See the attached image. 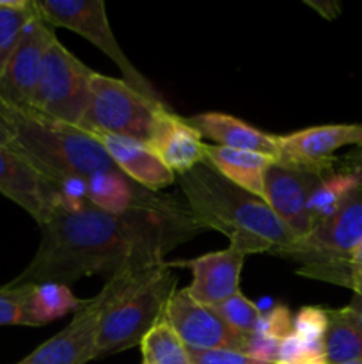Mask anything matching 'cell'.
Here are the masks:
<instances>
[{
    "label": "cell",
    "instance_id": "8fae6325",
    "mask_svg": "<svg viewBox=\"0 0 362 364\" xmlns=\"http://www.w3.org/2000/svg\"><path fill=\"white\" fill-rule=\"evenodd\" d=\"M163 318L190 350H247L251 336L231 329L209 306L195 302L187 290H177L167 304Z\"/></svg>",
    "mask_w": 362,
    "mask_h": 364
},
{
    "label": "cell",
    "instance_id": "e0dca14e",
    "mask_svg": "<svg viewBox=\"0 0 362 364\" xmlns=\"http://www.w3.org/2000/svg\"><path fill=\"white\" fill-rule=\"evenodd\" d=\"M92 135L102 142V146L109 153L117 169L146 191H158L167 185H172L176 180V174L144 142L119 137V135Z\"/></svg>",
    "mask_w": 362,
    "mask_h": 364
},
{
    "label": "cell",
    "instance_id": "9a60e30c",
    "mask_svg": "<svg viewBox=\"0 0 362 364\" xmlns=\"http://www.w3.org/2000/svg\"><path fill=\"white\" fill-rule=\"evenodd\" d=\"M245 255L233 245L222 251L208 252L188 262L169 263L170 267H188L192 270V283L185 290L202 306H215L240 291V274Z\"/></svg>",
    "mask_w": 362,
    "mask_h": 364
},
{
    "label": "cell",
    "instance_id": "3957f363",
    "mask_svg": "<svg viewBox=\"0 0 362 364\" xmlns=\"http://www.w3.org/2000/svg\"><path fill=\"white\" fill-rule=\"evenodd\" d=\"M20 149L55 187L64 178H85L119 171L102 142L89 132L25 112H7ZM55 191V188H53Z\"/></svg>",
    "mask_w": 362,
    "mask_h": 364
},
{
    "label": "cell",
    "instance_id": "52a82bcc",
    "mask_svg": "<svg viewBox=\"0 0 362 364\" xmlns=\"http://www.w3.org/2000/svg\"><path fill=\"white\" fill-rule=\"evenodd\" d=\"M92 73L55 36L45 53L31 110L25 114L78 127L89 105Z\"/></svg>",
    "mask_w": 362,
    "mask_h": 364
},
{
    "label": "cell",
    "instance_id": "4dcf8cb0",
    "mask_svg": "<svg viewBox=\"0 0 362 364\" xmlns=\"http://www.w3.org/2000/svg\"><path fill=\"white\" fill-rule=\"evenodd\" d=\"M192 364H270L261 363L240 350H227V348H213V350H190Z\"/></svg>",
    "mask_w": 362,
    "mask_h": 364
},
{
    "label": "cell",
    "instance_id": "6da1fadb",
    "mask_svg": "<svg viewBox=\"0 0 362 364\" xmlns=\"http://www.w3.org/2000/svg\"><path fill=\"white\" fill-rule=\"evenodd\" d=\"M199 230L187 205L158 198L121 215L91 203L78 212L55 210L41 226L34 259L13 284H71L85 276L106 279L133 267L163 263V255Z\"/></svg>",
    "mask_w": 362,
    "mask_h": 364
},
{
    "label": "cell",
    "instance_id": "d6a6232c",
    "mask_svg": "<svg viewBox=\"0 0 362 364\" xmlns=\"http://www.w3.org/2000/svg\"><path fill=\"white\" fill-rule=\"evenodd\" d=\"M341 309H343L344 315H346L348 318H350L351 322L362 331V297H358V295L353 294V299H351V301Z\"/></svg>",
    "mask_w": 362,
    "mask_h": 364
},
{
    "label": "cell",
    "instance_id": "cb8c5ba5",
    "mask_svg": "<svg viewBox=\"0 0 362 364\" xmlns=\"http://www.w3.org/2000/svg\"><path fill=\"white\" fill-rule=\"evenodd\" d=\"M142 364H192L188 348L165 318L160 320L142 340Z\"/></svg>",
    "mask_w": 362,
    "mask_h": 364
},
{
    "label": "cell",
    "instance_id": "ac0fdd59",
    "mask_svg": "<svg viewBox=\"0 0 362 364\" xmlns=\"http://www.w3.org/2000/svg\"><path fill=\"white\" fill-rule=\"evenodd\" d=\"M148 146L174 174L177 173L180 176L206 162V144L202 142L201 134L172 110L163 114Z\"/></svg>",
    "mask_w": 362,
    "mask_h": 364
},
{
    "label": "cell",
    "instance_id": "277c9868",
    "mask_svg": "<svg viewBox=\"0 0 362 364\" xmlns=\"http://www.w3.org/2000/svg\"><path fill=\"white\" fill-rule=\"evenodd\" d=\"M163 100H153L124 80L92 73L89 105L78 128L89 134H109L149 144L163 114Z\"/></svg>",
    "mask_w": 362,
    "mask_h": 364
},
{
    "label": "cell",
    "instance_id": "ffe728a7",
    "mask_svg": "<svg viewBox=\"0 0 362 364\" xmlns=\"http://www.w3.org/2000/svg\"><path fill=\"white\" fill-rule=\"evenodd\" d=\"M156 199L158 196L138 187L121 171H103L87 178V201L106 213L121 215Z\"/></svg>",
    "mask_w": 362,
    "mask_h": 364
},
{
    "label": "cell",
    "instance_id": "e575fe53",
    "mask_svg": "<svg viewBox=\"0 0 362 364\" xmlns=\"http://www.w3.org/2000/svg\"><path fill=\"white\" fill-rule=\"evenodd\" d=\"M351 270V276L362 277V242L353 249V252L350 255V262H348Z\"/></svg>",
    "mask_w": 362,
    "mask_h": 364
},
{
    "label": "cell",
    "instance_id": "1f68e13d",
    "mask_svg": "<svg viewBox=\"0 0 362 364\" xmlns=\"http://www.w3.org/2000/svg\"><path fill=\"white\" fill-rule=\"evenodd\" d=\"M0 146H14L13 123L2 107H0Z\"/></svg>",
    "mask_w": 362,
    "mask_h": 364
},
{
    "label": "cell",
    "instance_id": "7a4b0ae2",
    "mask_svg": "<svg viewBox=\"0 0 362 364\" xmlns=\"http://www.w3.org/2000/svg\"><path fill=\"white\" fill-rule=\"evenodd\" d=\"M187 208L199 230H215L248 255L270 252L300 262L304 240L295 237L268 203L248 194L202 162L180 176Z\"/></svg>",
    "mask_w": 362,
    "mask_h": 364
},
{
    "label": "cell",
    "instance_id": "4fadbf2b",
    "mask_svg": "<svg viewBox=\"0 0 362 364\" xmlns=\"http://www.w3.org/2000/svg\"><path fill=\"white\" fill-rule=\"evenodd\" d=\"M322 178L319 174L293 169L277 162L266 169V203L273 213L286 224L287 230L300 240H305L314 228L309 217L307 205L312 191Z\"/></svg>",
    "mask_w": 362,
    "mask_h": 364
},
{
    "label": "cell",
    "instance_id": "83f0119b",
    "mask_svg": "<svg viewBox=\"0 0 362 364\" xmlns=\"http://www.w3.org/2000/svg\"><path fill=\"white\" fill-rule=\"evenodd\" d=\"M275 364H327L323 345L307 343L295 334L280 341Z\"/></svg>",
    "mask_w": 362,
    "mask_h": 364
},
{
    "label": "cell",
    "instance_id": "2e32d148",
    "mask_svg": "<svg viewBox=\"0 0 362 364\" xmlns=\"http://www.w3.org/2000/svg\"><path fill=\"white\" fill-rule=\"evenodd\" d=\"M192 128L201 134V137L216 142V146L240 149L265 155L273 162L280 160L279 141L277 135L266 134L231 114L224 112H202L195 116L185 117Z\"/></svg>",
    "mask_w": 362,
    "mask_h": 364
},
{
    "label": "cell",
    "instance_id": "30bf717a",
    "mask_svg": "<svg viewBox=\"0 0 362 364\" xmlns=\"http://www.w3.org/2000/svg\"><path fill=\"white\" fill-rule=\"evenodd\" d=\"M280 160L277 164L325 174L336 171L337 159L334 153L344 146L362 148V124H319L287 135H277Z\"/></svg>",
    "mask_w": 362,
    "mask_h": 364
},
{
    "label": "cell",
    "instance_id": "f1b7e54d",
    "mask_svg": "<svg viewBox=\"0 0 362 364\" xmlns=\"http://www.w3.org/2000/svg\"><path fill=\"white\" fill-rule=\"evenodd\" d=\"M0 326L34 327L27 308L21 284H7L0 288Z\"/></svg>",
    "mask_w": 362,
    "mask_h": 364
},
{
    "label": "cell",
    "instance_id": "8d00e7d4",
    "mask_svg": "<svg viewBox=\"0 0 362 364\" xmlns=\"http://www.w3.org/2000/svg\"><path fill=\"white\" fill-rule=\"evenodd\" d=\"M344 364H362V359L361 361H351V363H344Z\"/></svg>",
    "mask_w": 362,
    "mask_h": 364
},
{
    "label": "cell",
    "instance_id": "7402d4cb",
    "mask_svg": "<svg viewBox=\"0 0 362 364\" xmlns=\"http://www.w3.org/2000/svg\"><path fill=\"white\" fill-rule=\"evenodd\" d=\"M361 187V181L351 171L341 169L325 174L309 198V217L312 224L329 219L343 206V203Z\"/></svg>",
    "mask_w": 362,
    "mask_h": 364
},
{
    "label": "cell",
    "instance_id": "7c38bea8",
    "mask_svg": "<svg viewBox=\"0 0 362 364\" xmlns=\"http://www.w3.org/2000/svg\"><path fill=\"white\" fill-rule=\"evenodd\" d=\"M106 311L99 295L80 301L67 327L14 364H87L96 359L99 323Z\"/></svg>",
    "mask_w": 362,
    "mask_h": 364
},
{
    "label": "cell",
    "instance_id": "836d02e7",
    "mask_svg": "<svg viewBox=\"0 0 362 364\" xmlns=\"http://www.w3.org/2000/svg\"><path fill=\"white\" fill-rule=\"evenodd\" d=\"M344 169L351 171L362 185V148H357L353 153H350L346 156V160H344Z\"/></svg>",
    "mask_w": 362,
    "mask_h": 364
},
{
    "label": "cell",
    "instance_id": "ba28073f",
    "mask_svg": "<svg viewBox=\"0 0 362 364\" xmlns=\"http://www.w3.org/2000/svg\"><path fill=\"white\" fill-rule=\"evenodd\" d=\"M39 16L50 27H64L98 46L123 73L124 82L153 100H162L151 82L128 60L106 16L103 0H34Z\"/></svg>",
    "mask_w": 362,
    "mask_h": 364
},
{
    "label": "cell",
    "instance_id": "8992f818",
    "mask_svg": "<svg viewBox=\"0 0 362 364\" xmlns=\"http://www.w3.org/2000/svg\"><path fill=\"white\" fill-rule=\"evenodd\" d=\"M362 242V185L329 219L312 228L305 238V252L300 274L329 283L351 287L348 262L353 249Z\"/></svg>",
    "mask_w": 362,
    "mask_h": 364
},
{
    "label": "cell",
    "instance_id": "9c48e42d",
    "mask_svg": "<svg viewBox=\"0 0 362 364\" xmlns=\"http://www.w3.org/2000/svg\"><path fill=\"white\" fill-rule=\"evenodd\" d=\"M53 38L55 32L35 9L25 25L20 41L0 77V107L6 112L31 110L32 98L41 77L45 53Z\"/></svg>",
    "mask_w": 362,
    "mask_h": 364
},
{
    "label": "cell",
    "instance_id": "4316f807",
    "mask_svg": "<svg viewBox=\"0 0 362 364\" xmlns=\"http://www.w3.org/2000/svg\"><path fill=\"white\" fill-rule=\"evenodd\" d=\"M327 327H329V313L327 308L305 306L298 309L293 316V334L307 343L323 345Z\"/></svg>",
    "mask_w": 362,
    "mask_h": 364
},
{
    "label": "cell",
    "instance_id": "d590c367",
    "mask_svg": "<svg viewBox=\"0 0 362 364\" xmlns=\"http://www.w3.org/2000/svg\"><path fill=\"white\" fill-rule=\"evenodd\" d=\"M351 290H353L355 295H358V297H362V277L355 276L353 279H351Z\"/></svg>",
    "mask_w": 362,
    "mask_h": 364
},
{
    "label": "cell",
    "instance_id": "d6986e66",
    "mask_svg": "<svg viewBox=\"0 0 362 364\" xmlns=\"http://www.w3.org/2000/svg\"><path fill=\"white\" fill-rule=\"evenodd\" d=\"M204 153L206 162L215 167L226 180L266 201L265 174L273 164L272 159L259 153L240 151L216 144H206Z\"/></svg>",
    "mask_w": 362,
    "mask_h": 364
},
{
    "label": "cell",
    "instance_id": "484cf974",
    "mask_svg": "<svg viewBox=\"0 0 362 364\" xmlns=\"http://www.w3.org/2000/svg\"><path fill=\"white\" fill-rule=\"evenodd\" d=\"M231 329H234L236 333L245 334V336H251L258 331L259 320H261V309L254 304V302L248 301L241 291L231 295L226 301L219 302L215 306H209Z\"/></svg>",
    "mask_w": 362,
    "mask_h": 364
},
{
    "label": "cell",
    "instance_id": "5b68a950",
    "mask_svg": "<svg viewBox=\"0 0 362 364\" xmlns=\"http://www.w3.org/2000/svg\"><path fill=\"white\" fill-rule=\"evenodd\" d=\"M174 291L176 274L172 272V267L165 263L144 287L105 313L96 340V359L141 345L146 334L163 318Z\"/></svg>",
    "mask_w": 362,
    "mask_h": 364
},
{
    "label": "cell",
    "instance_id": "f546056e",
    "mask_svg": "<svg viewBox=\"0 0 362 364\" xmlns=\"http://www.w3.org/2000/svg\"><path fill=\"white\" fill-rule=\"evenodd\" d=\"M256 333L277 341L286 340L290 334H293V315H291L290 308L277 304L268 311H263Z\"/></svg>",
    "mask_w": 362,
    "mask_h": 364
},
{
    "label": "cell",
    "instance_id": "d4e9b609",
    "mask_svg": "<svg viewBox=\"0 0 362 364\" xmlns=\"http://www.w3.org/2000/svg\"><path fill=\"white\" fill-rule=\"evenodd\" d=\"M34 13V0H0V77Z\"/></svg>",
    "mask_w": 362,
    "mask_h": 364
},
{
    "label": "cell",
    "instance_id": "44dd1931",
    "mask_svg": "<svg viewBox=\"0 0 362 364\" xmlns=\"http://www.w3.org/2000/svg\"><path fill=\"white\" fill-rule=\"evenodd\" d=\"M13 284V283H11ZM25 291V308L34 327L62 318L67 311L77 309L80 299L73 295L70 287L60 283L21 284Z\"/></svg>",
    "mask_w": 362,
    "mask_h": 364
},
{
    "label": "cell",
    "instance_id": "5bb4252c",
    "mask_svg": "<svg viewBox=\"0 0 362 364\" xmlns=\"http://www.w3.org/2000/svg\"><path fill=\"white\" fill-rule=\"evenodd\" d=\"M0 194L21 206L39 226L53 213V185L14 146H0Z\"/></svg>",
    "mask_w": 362,
    "mask_h": 364
},
{
    "label": "cell",
    "instance_id": "603a6c76",
    "mask_svg": "<svg viewBox=\"0 0 362 364\" xmlns=\"http://www.w3.org/2000/svg\"><path fill=\"white\" fill-rule=\"evenodd\" d=\"M327 327L323 350L327 364H344L362 359V331L348 318L343 309H327Z\"/></svg>",
    "mask_w": 362,
    "mask_h": 364
}]
</instances>
